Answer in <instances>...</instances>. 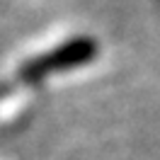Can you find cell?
I'll use <instances>...</instances> for the list:
<instances>
[{"mask_svg":"<svg viewBox=\"0 0 160 160\" xmlns=\"http://www.w3.org/2000/svg\"><path fill=\"white\" fill-rule=\"evenodd\" d=\"M92 53H95V44L90 39H73L68 44L58 46L56 51H51V53H44L39 58H32L29 63H24L22 66V78L37 80L41 75H46L49 70H58V68L82 63V61L92 58Z\"/></svg>","mask_w":160,"mask_h":160,"instance_id":"6da1fadb","label":"cell"}]
</instances>
